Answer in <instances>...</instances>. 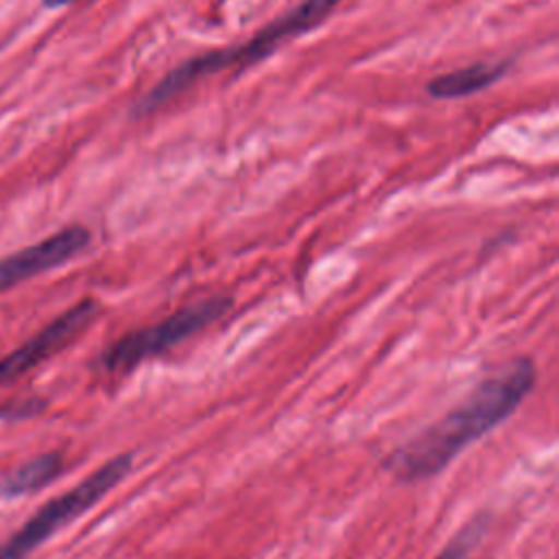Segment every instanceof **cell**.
<instances>
[{
	"label": "cell",
	"mask_w": 559,
	"mask_h": 559,
	"mask_svg": "<svg viewBox=\"0 0 559 559\" xmlns=\"http://www.w3.org/2000/svg\"><path fill=\"white\" fill-rule=\"evenodd\" d=\"M343 0H301L299 4L290 7L269 24H264L253 37H249L245 44L229 46L223 50L203 52L197 57H190L175 66L168 74H164L142 98L133 105V116L142 118L159 107L168 105L173 98L181 96L192 83L207 74L223 72L227 68H236L242 72L249 66H255L271 57L282 44L312 31L321 22L328 20V15L341 4Z\"/></svg>",
	"instance_id": "obj_2"
},
{
	"label": "cell",
	"mask_w": 559,
	"mask_h": 559,
	"mask_svg": "<svg viewBox=\"0 0 559 559\" xmlns=\"http://www.w3.org/2000/svg\"><path fill=\"white\" fill-rule=\"evenodd\" d=\"M131 467H133V456L129 452L118 454L107 463H103L87 478H83L76 487L48 500L0 546V559L28 557L39 544L52 537L59 528L81 518L96 502H100L116 485L122 483V478L131 472Z\"/></svg>",
	"instance_id": "obj_3"
},
{
	"label": "cell",
	"mask_w": 559,
	"mask_h": 559,
	"mask_svg": "<svg viewBox=\"0 0 559 559\" xmlns=\"http://www.w3.org/2000/svg\"><path fill=\"white\" fill-rule=\"evenodd\" d=\"M90 240L92 234L83 225H70L35 245L0 258V293L59 264H66L79 255L90 245Z\"/></svg>",
	"instance_id": "obj_6"
},
{
	"label": "cell",
	"mask_w": 559,
	"mask_h": 559,
	"mask_svg": "<svg viewBox=\"0 0 559 559\" xmlns=\"http://www.w3.org/2000/svg\"><path fill=\"white\" fill-rule=\"evenodd\" d=\"M509 70V61H478L459 70L443 72L426 83V94L439 100L465 98L491 87Z\"/></svg>",
	"instance_id": "obj_7"
},
{
	"label": "cell",
	"mask_w": 559,
	"mask_h": 559,
	"mask_svg": "<svg viewBox=\"0 0 559 559\" xmlns=\"http://www.w3.org/2000/svg\"><path fill=\"white\" fill-rule=\"evenodd\" d=\"M537 378L535 362L515 358L496 376L483 380L441 419L395 448L382 467L400 483H421L443 472L467 445L491 432L515 413Z\"/></svg>",
	"instance_id": "obj_1"
},
{
	"label": "cell",
	"mask_w": 559,
	"mask_h": 559,
	"mask_svg": "<svg viewBox=\"0 0 559 559\" xmlns=\"http://www.w3.org/2000/svg\"><path fill=\"white\" fill-rule=\"evenodd\" d=\"M63 469V456L59 452H44L24 465L15 467L2 483L0 496L20 498L26 493H35L48 483H52Z\"/></svg>",
	"instance_id": "obj_8"
},
{
	"label": "cell",
	"mask_w": 559,
	"mask_h": 559,
	"mask_svg": "<svg viewBox=\"0 0 559 559\" xmlns=\"http://www.w3.org/2000/svg\"><path fill=\"white\" fill-rule=\"evenodd\" d=\"M98 304L94 299H81L59 317H55L46 328L33 334L28 341L17 345L13 352L0 358V386L15 382L61 347H66L76 334H81L94 319Z\"/></svg>",
	"instance_id": "obj_5"
},
{
	"label": "cell",
	"mask_w": 559,
	"mask_h": 559,
	"mask_svg": "<svg viewBox=\"0 0 559 559\" xmlns=\"http://www.w3.org/2000/svg\"><path fill=\"white\" fill-rule=\"evenodd\" d=\"M234 299L227 295H212L199 301H192L159 323L138 328L120 338H116L109 347H105L98 356L103 369L118 373L138 367L140 362L162 356L186 338L199 334L214 321H218L227 310H231Z\"/></svg>",
	"instance_id": "obj_4"
},
{
	"label": "cell",
	"mask_w": 559,
	"mask_h": 559,
	"mask_svg": "<svg viewBox=\"0 0 559 559\" xmlns=\"http://www.w3.org/2000/svg\"><path fill=\"white\" fill-rule=\"evenodd\" d=\"M489 513H478L469 522H465L459 533L441 548L435 559H467L469 552L480 544L489 528Z\"/></svg>",
	"instance_id": "obj_9"
}]
</instances>
